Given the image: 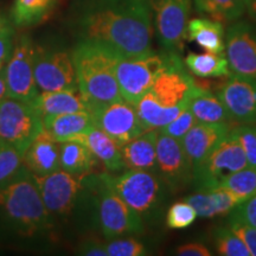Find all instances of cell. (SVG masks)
Returning a JSON list of instances; mask_svg holds the SVG:
<instances>
[{"instance_id": "cell-37", "label": "cell", "mask_w": 256, "mask_h": 256, "mask_svg": "<svg viewBox=\"0 0 256 256\" xmlns=\"http://www.w3.org/2000/svg\"><path fill=\"white\" fill-rule=\"evenodd\" d=\"M209 190L212 194L214 202H215L217 216L228 215L238 204L242 203V200L234 192L230 191L229 188L222 186V185L209 188Z\"/></svg>"}, {"instance_id": "cell-43", "label": "cell", "mask_w": 256, "mask_h": 256, "mask_svg": "<svg viewBox=\"0 0 256 256\" xmlns=\"http://www.w3.org/2000/svg\"><path fill=\"white\" fill-rule=\"evenodd\" d=\"M14 34V28L4 16L0 14V36H5V34Z\"/></svg>"}, {"instance_id": "cell-35", "label": "cell", "mask_w": 256, "mask_h": 256, "mask_svg": "<svg viewBox=\"0 0 256 256\" xmlns=\"http://www.w3.org/2000/svg\"><path fill=\"white\" fill-rule=\"evenodd\" d=\"M196 124H198V120L194 118V115L192 114L190 108L188 107L186 110L182 112L176 119L172 120L171 122H168L166 126L160 128L159 130L162 133L168 134L170 136L182 140L185 134H186Z\"/></svg>"}, {"instance_id": "cell-22", "label": "cell", "mask_w": 256, "mask_h": 256, "mask_svg": "<svg viewBox=\"0 0 256 256\" xmlns=\"http://www.w3.org/2000/svg\"><path fill=\"white\" fill-rule=\"evenodd\" d=\"M94 126L89 112H76L43 118V130L57 142L75 140Z\"/></svg>"}, {"instance_id": "cell-28", "label": "cell", "mask_w": 256, "mask_h": 256, "mask_svg": "<svg viewBox=\"0 0 256 256\" xmlns=\"http://www.w3.org/2000/svg\"><path fill=\"white\" fill-rule=\"evenodd\" d=\"M184 63L192 75L200 78H228L232 74L224 54L190 52L185 57Z\"/></svg>"}, {"instance_id": "cell-38", "label": "cell", "mask_w": 256, "mask_h": 256, "mask_svg": "<svg viewBox=\"0 0 256 256\" xmlns=\"http://www.w3.org/2000/svg\"><path fill=\"white\" fill-rule=\"evenodd\" d=\"M230 220H238L256 228V194L238 204L230 212Z\"/></svg>"}, {"instance_id": "cell-8", "label": "cell", "mask_w": 256, "mask_h": 256, "mask_svg": "<svg viewBox=\"0 0 256 256\" xmlns=\"http://www.w3.org/2000/svg\"><path fill=\"white\" fill-rule=\"evenodd\" d=\"M43 132V119L31 102L12 98L0 101V140L24 154L38 134Z\"/></svg>"}, {"instance_id": "cell-20", "label": "cell", "mask_w": 256, "mask_h": 256, "mask_svg": "<svg viewBox=\"0 0 256 256\" xmlns=\"http://www.w3.org/2000/svg\"><path fill=\"white\" fill-rule=\"evenodd\" d=\"M159 130H147L121 146L124 168L145 170L156 174V139Z\"/></svg>"}, {"instance_id": "cell-12", "label": "cell", "mask_w": 256, "mask_h": 256, "mask_svg": "<svg viewBox=\"0 0 256 256\" xmlns=\"http://www.w3.org/2000/svg\"><path fill=\"white\" fill-rule=\"evenodd\" d=\"M34 51L36 46L28 36H22L14 44L4 66L8 98L32 104L40 94L34 78Z\"/></svg>"}, {"instance_id": "cell-33", "label": "cell", "mask_w": 256, "mask_h": 256, "mask_svg": "<svg viewBox=\"0 0 256 256\" xmlns=\"http://www.w3.org/2000/svg\"><path fill=\"white\" fill-rule=\"evenodd\" d=\"M230 133L242 146L248 165L256 168V127L252 124H241L232 128Z\"/></svg>"}, {"instance_id": "cell-46", "label": "cell", "mask_w": 256, "mask_h": 256, "mask_svg": "<svg viewBox=\"0 0 256 256\" xmlns=\"http://www.w3.org/2000/svg\"><path fill=\"white\" fill-rule=\"evenodd\" d=\"M244 2H246V4H247V2H249V0H244Z\"/></svg>"}, {"instance_id": "cell-16", "label": "cell", "mask_w": 256, "mask_h": 256, "mask_svg": "<svg viewBox=\"0 0 256 256\" xmlns=\"http://www.w3.org/2000/svg\"><path fill=\"white\" fill-rule=\"evenodd\" d=\"M226 56L235 75L256 80V24L235 22L226 34Z\"/></svg>"}, {"instance_id": "cell-9", "label": "cell", "mask_w": 256, "mask_h": 256, "mask_svg": "<svg viewBox=\"0 0 256 256\" xmlns=\"http://www.w3.org/2000/svg\"><path fill=\"white\" fill-rule=\"evenodd\" d=\"M110 186L144 220L159 206L162 196V180L154 172L127 170L119 176L107 174Z\"/></svg>"}, {"instance_id": "cell-4", "label": "cell", "mask_w": 256, "mask_h": 256, "mask_svg": "<svg viewBox=\"0 0 256 256\" xmlns=\"http://www.w3.org/2000/svg\"><path fill=\"white\" fill-rule=\"evenodd\" d=\"M194 78L184 69L177 52H171L168 66L136 108L147 130H160L188 107Z\"/></svg>"}, {"instance_id": "cell-25", "label": "cell", "mask_w": 256, "mask_h": 256, "mask_svg": "<svg viewBox=\"0 0 256 256\" xmlns=\"http://www.w3.org/2000/svg\"><path fill=\"white\" fill-rule=\"evenodd\" d=\"M186 40L194 42L206 52H226V34L223 23L211 18H194L188 20Z\"/></svg>"}, {"instance_id": "cell-3", "label": "cell", "mask_w": 256, "mask_h": 256, "mask_svg": "<svg viewBox=\"0 0 256 256\" xmlns=\"http://www.w3.org/2000/svg\"><path fill=\"white\" fill-rule=\"evenodd\" d=\"M34 178L57 241L80 240L100 230L96 174H72L58 170L46 176H34Z\"/></svg>"}, {"instance_id": "cell-23", "label": "cell", "mask_w": 256, "mask_h": 256, "mask_svg": "<svg viewBox=\"0 0 256 256\" xmlns=\"http://www.w3.org/2000/svg\"><path fill=\"white\" fill-rule=\"evenodd\" d=\"M32 104L40 112L42 119L51 115L89 112L78 90L40 92Z\"/></svg>"}, {"instance_id": "cell-11", "label": "cell", "mask_w": 256, "mask_h": 256, "mask_svg": "<svg viewBox=\"0 0 256 256\" xmlns=\"http://www.w3.org/2000/svg\"><path fill=\"white\" fill-rule=\"evenodd\" d=\"M34 78L38 90H78L72 52L36 46Z\"/></svg>"}, {"instance_id": "cell-19", "label": "cell", "mask_w": 256, "mask_h": 256, "mask_svg": "<svg viewBox=\"0 0 256 256\" xmlns=\"http://www.w3.org/2000/svg\"><path fill=\"white\" fill-rule=\"evenodd\" d=\"M60 147L52 138L44 132L38 134L23 154V165L34 176H46L60 170Z\"/></svg>"}, {"instance_id": "cell-13", "label": "cell", "mask_w": 256, "mask_h": 256, "mask_svg": "<svg viewBox=\"0 0 256 256\" xmlns=\"http://www.w3.org/2000/svg\"><path fill=\"white\" fill-rule=\"evenodd\" d=\"M159 43L165 51H182L186 40L191 0H151Z\"/></svg>"}, {"instance_id": "cell-2", "label": "cell", "mask_w": 256, "mask_h": 256, "mask_svg": "<svg viewBox=\"0 0 256 256\" xmlns=\"http://www.w3.org/2000/svg\"><path fill=\"white\" fill-rule=\"evenodd\" d=\"M57 242L34 176L23 165L0 185V248L38 252Z\"/></svg>"}, {"instance_id": "cell-5", "label": "cell", "mask_w": 256, "mask_h": 256, "mask_svg": "<svg viewBox=\"0 0 256 256\" xmlns=\"http://www.w3.org/2000/svg\"><path fill=\"white\" fill-rule=\"evenodd\" d=\"M72 57L78 92L88 110L124 100L116 78V66L122 57L101 44L89 40H80L72 51Z\"/></svg>"}, {"instance_id": "cell-15", "label": "cell", "mask_w": 256, "mask_h": 256, "mask_svg": "<svg viewBox=\"0 0 256 256\" xmlns=\"http://www.w3.org/2000/svg\"><path fill=\"white\" fill-rule=\"evenodd\" d=\"M156 174L172 191H180L192 180V165L180 140L162 133L156 139Z\"/></svg>"}, {"instance_id": "cell-7", "label": "cell", "mask_w": 256, "mask_h": 256, "mask_svg": "<svg viewBox=\"0 0 256 256\" xmlns=\"http://www.w3.org/2000/svg\"><path fill=\"white\" fill-rule=\"evenodd\" d=\"M170 55V51L162 54L151 51L145 55L120 58L116 66V78L124 100L136 106L168 66Z\"/></svg>"}, {"instance_id": "cell-42", "label": "cell", "mask_w": 256, "mask_h": 256, "mask_svg": "<svg viewBox=\"0 0 256 256\" xmlns=\"http://www.w3.org/2000/svg\"><path fill=\"white\" fill-rule=\"evenodd\" d=\"M14 34L0 36V69L4 68L6 63L8 62L10 57L14 51Z\"/></svg>"}, {"instance_id": "cell-29", "label": "cell", "mask_w": 256, "mask_h": 256, "mask_svg": "<svg viewBox=\"0 0 256 256\" xmlns=\"http://www.w3.org/2000/svg\"><path fill=\"white\" fill-rule=\"evenodd\" d=\"M198 12L220 23L235 22L246 12L244 0H194Z\"/></svg>"}, {"instance_id": "cell-21", "label": "cell", "mask_w": 256, "mask_h": 256, "mask_svg": "<svg viewBox=\"0 0 256 256\" xmlns=\"http://www.w3.org/2000/svg\"><path fill=\"white\" fill-rule=\"evenodd\" d=\"M75 142L84 144L110 172H120L124 168L121 146L95 124L75 138Z\"/></svg>"}, {"instance_id": "cell-26", "label": "cell", "mask_w": 256, "mask_h": 256, "mask_svg": "<svg viewBox=\"0 0 256 256\" xmlns=\"http://www.w3.org/2000/svg\"><path fill=\"white\" fill-rule=\"evenodd\" d=\"M98 162V159L84 144L75 140L60 142V165L63 171L72 174H92Z\"/></svg>"}, {"instance_id": "cell-44", "label": "cell", "mask_w": 256, "mask_h": 256, "mask_svg": "<svg viewBox=\"0 0 256 256\" xmlns=\"http://www.w3.org/2000/svg\"><path fill=\"white\" fill-rule=\"evenodd\" d=\"M5 98H8V84H6L4 68H2L0 69V101L4 100Z\"/></svg>"}, {"instance_id": "cell-1", "label": "cell", "mask_w": 256, "mask_h": 256, "mask_svg": "<svg viewBox=\"0 0 256 256\" xmlns=\"http://www.w3.org/2000/svg\"><path fill=\"white\" fill-rule=\"evenodd\" d=\"M70 25L80 40L95 42L121 57L152 51L151 0H76Z\"/></svg>"}, {"instance_id": "cell-31", "label": "cell", "mask_w": 256, "mask_h": 256, "mask_svg": "<svg viewBox=\"0 0 256 256\" xmlns=\"http://www.w3.org/2000/svg\"><path fill=\"white\" fill-rule=\"evenodd\" d=\"M23 166V154L0 140V185L8 183Z\"/></svg>"}, {"instance_id": "cell-41", "label": "cell", "mask_w": 256, "mask_h": 256, "mask_svg": "<svg viewBox=\"0 0 256 256\" xmlns=\"http://www.w3.org/2000/svg\"><path fill=\"white\" fill-rule=\"evenodd\" d=\"M176 254L180 256H211V252L206 244L200 242H191L176 249Z\"/></svg>"}, {"instance_id": "cell-24", "label": "cell", "mask_w": 256, "mask_h": 256, "mask_svg": "<svg viewBox=\"0 0 256 256\" xmlns=\"http://www.w3.org/2000/svg\"><path fill=\"white\" fill-rule=\"evenodd\" d=\"M188 108L198 120V122L215 124V122H230L228 110L224 107L223 102L218 96L214 95L209 89L200 87L194 78Z\"/></svg>"}, {"instance_id": "cell-32", "label": "cell", "mask_w": 256, "mask_h": 256, "mask_svg": "<svg viewBox=\"0 0 256 256\" xmlns=\"http://www.w3.org/2000/svg\"><path fill=\"white\" fill-rule=\"evenodd\" d=\"M197 212L188 202H177L168 208L166 226L170 229H184L190 226L197 218Z\"/></svg>"}, {"instance_id": "cell-17", "label": "cell", "mask_w": 256, "mask_h": 256, "mask_svg": "<svg viewBox=\"0 0 256 256\" xmlns=\"http://www.w3.org/2000/svg\"><path fill=\"white\" fill-rule=\"evenodd\" d=\"M217 96L234 122H256V80L232 74L217 88Z\"/></svg>"}, {"instance_id": "cell-39", "label": "cell", "mask_w": 256, "mask_h": 256, "mask_svg": "<svg viewBox=\"0 0 256 256\" xmlns=\"http://www.w3.org/2000/svg\"><path fill=\"white\" fill-rule=\"evenodd\" d=\"M78 254L84 256H108L104 243L96 238L94 232L87 234L80 238Z\"/></svg>"}, {"instance_id": "cell-30", "label": "cell", "mask_w": 256, "mask_h": 256, "mask_svg": "<svg viewBox=\"0 0 256 256\" xmlns=\"http://www.w3.org/2000/svg\"><path fill=\"white\" fill-rule=\"evenodd\" d=\"M215 247L223 256H250V252L238 235L232 229L218 228L215 232Z\"/></svg>"}, {"instance_id": "cell-14", "label": "cell", "mask_w": 256, "mask_h": 256, "mask_svg": "<svg viewBox=\"0 0 256 256\" xmlns=\"http://www.w3.org/2000/svg\"><path fill=\"white\" fill-rule=\"evenodd\" d=\"M89 113L95 126L108 134L120 146L147 130L136 106L124 100L101 104L92 108Z\"/></svg>"}, {"instance_id": "cell-18", "label": "cell", "mask_w": 256, "mask_h": 256, "mask_svg": "<svg viewBox=\"0 0 256 256\" xmlns=\"http://www.w3.org/2000/svg\"><path fill=\"white\" fill-rule=\"evenodd\" d=\"M232 128L230 122H198L185 134L180 142L190 160L192 170L228 136Z\"/></svg>"}, {"instance_id": "cell-36", "label": "cell", "mask_w": 256, "mask_h": 256, "mask_svg": "<svg viewBox=\"0 0 256 256\" xmlns=\"http://www.w3.org/2000/svg\"><path fill=\"white\" fill-rule=\"evenodd\" d=\"M185 202H188L190 206H194L200 217L212 218V217L217 216L215 202H214L210 190H198L196 194L185 198Z\"/></svg>"}, {"instance_id": "cell-45", "label": "cell", "mask_w": 256, "mask_h": 256, "mask_svg": "<svg viewBox=\"0 0 256 256\" xmlns=\"http://www.w3.org/2000/svg\"><path fill=\"white\" fill-rule=\"evenodd\" d=\"M246 11L248 12L249 18L256 24V0H249L246 4Z\"/></svg>"}, {"instance_id": "cell-6", "label": "cell", "mask_w": 256, "mask_h": 256, "mask_svg": "<svg viewBox=\"0 0 256 256\" xmlns=\"http://www.w3.org/2000/svg\"><path fill=\"white\" fill-rule=\"evenodd\" d=\"M98 229L112 240L144 232V220L113 190L107 174H96Z\"/></svg>"}, {"instance_id": "cell-27", "label": "cell", "mask_w": 256, "mask_h": 256, "mask_svg": "<svg viewBox=\"0 0 256 256\" xmlns=\"http://www.w3.org/2000/svg\"><path fill=\"white\" fill-rule=\"evenodd\" d=\"M57 0H14L11 10L12 24L31 28L40 24L55 8Z\"/></svg>"}, {"instance_id": "cell-10", "label": "cell", "mask_w": 256, "mask_h": 256, "mask_svg": "<svg viewBox=\"0 0 256 256\" xmlns=\"http://www.w3.org/2000/svg\"><path fill=\"white\" fill-rule=\"evenodd\" d=\"M248 162L232 133L217 145L214 151L192 170V180L198 190H209L220 184L226 176L247 168Z\"/></svg>"}, {"instance_id": "cell-34", "label": "cell", "mask_w": 256, "mask_h": 256, "mask_svg": "<svg viewBox=\"0 0 256 256\" xmlns=\"http://www.w3.org/2000/svg\"><path fill=\"white\" fill-rule=\"evenodd\" d=\"M108 256H142L147 249L142 242L133 238H112L104 243Z\"/></svg>"}, {"instance_id": "cell-40", "label": "cell", "mask_w": 256, "mask_h": 256, "mask_svg": "<svg viewBox=\"0 0 256 256\" xmlns=\"http://www.w3.org/2000/svg\"><path fill=\"white\" fill-rule=\"evenodd\" d=\"M230 229L244 242L250 252V256H256V228L238 220H230Z\"/></svg>"}]
</instances>
